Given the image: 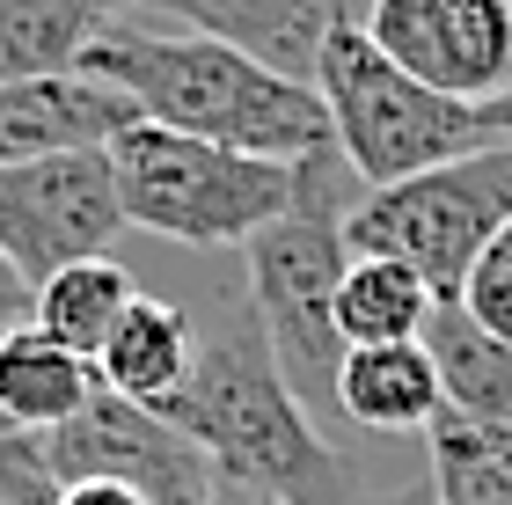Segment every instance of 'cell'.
Listing matches in <instances>:
<instances>
[{
  "mask_svg": "<svg viewBox=\"0 0 512 505\" xmlns=\"http://www.w3.org/2000/svg\"><path fill=\"white\" fill-rule=\"evenodd\" d=\"M191 447H205L213 476L249 484L278 505H352V476L308 418V403L286 388L242 279L213 301V323L191 344V374L169 403H154Z\"/></svg>",
  "mask_w": 512,
  "mask_h": 505,
  "instance_id": "1",
  "label": "cell"
},
{
  "mask_svg": "<svg viewBox=\"0 0 512 505\" xmlns=\"http://www.w3.org/2000/svg\"><path fill=\"white\" fill-rule=\"evenodd\" d=\"M81 74L110 81L147 125L191 132V140L264 154V162H300V154L330 147V110L308 81L271 74L264 59L235 52L198 30H154L147 15H110L81 52Z\"/></svg>",
  "mask_w": 512,
  "mask_h": 505,
  "instance_id": "2",
  "label": "cell"
},
{
  "mask_svg": "<svg viewBox=\"0 0 512 505\" xmlns=\"http://www.w3.org/2000/svg\"><path fill=\"white\" fill-rule=\"evenodd\" d=\"M103 154H110L125 227L183 242V249H242L264 220L293 205V162L235 154L147 118H132Z\"/></svg>",
  "mask_w": 512,
  "mask_h": 505,
  "instance_id": "3",
  "label": "cell"
},
{
  "mask_svg": "<svg viewBox=\"0 0 512 505\" xmlns=\"http://www.w3.org/2000/svg\"><path fill=\"white\" fill-rule=\"evenodd\" d=\"M315 96L330 110V147L359 169L366 191L403 183L417 169L454 162V154L491 140L483 118H476V103H454V96H439V88H425L417 74H403L359 22L322 44Z\"/></svg>",
  "mask_w": 512,
  "mask_h": 505,
  "instance_id": "4",
  "label": "cell"
},
{
  "mask_svg": "<svg viewBox=\"0 0 512 505\" xmlns=\"http://www.w3.org/2000/svg\"><path fill=\"white\" fill-rule=\"evenodd\" d=\"M505 220H512V132H491L483 147L454 154V162H432L403 183L366 191L344 220V249L410 264L439 301H454L476 249Z\"/></svg>",
  "mask_w": 512,
  "mask_h": 505,
  "instance_id": "5",
  "label": "cell"
},
{
  "mask_svg": "<svg viewBox=\"0 0 512 505\" xmlns=\"http://www.w3.org/2000/svg\"><path fill=\"white\" fill-rule=\"evenodd\" d=\"M352 264L344 249V220L315 213V205H286L278 220H264L242 242V293L256 308L278 374L300 403H330L337 396V366H344V337H337V279Z\"/></svg>",
  "mask_w": 512,
  "mask_h": 505,
  "instance_id": "6",
  "label": "cell"
},
{
  "mask_svg": "<svg viewBox=\"0 0 512 505\" xmlns=\"http://www.w3.org/2000/svg\"><path fill=\"white\" fill-rule=\"evenodd\" d=\"M125 235L118 183L103 147H66L37 162H0V257H15L30 279H52L59 264L110 257Z\"/></svg>",
  "mask_w": 512,
  "mask_h": 505,
  "instance_id": "7",
  "label": "cell"
},
{
  "mask_svg": "<svg viewBox=\"0 0 512 505\" xmlns=\"http://www.w3.org/2000/svg\"><path fill=\"white\" fill-rule=\"evenodd\" d=\"M37 447H44V469L59 484L118 476V484L147 491L154 505H213V462H205V447H191L169 418H154L132 396H110V388H96L66 425L37 432Z\"/></svg>",
  "mask_w": 512,
  "mask_h": 505,
  "instance_id": "8",
  "label": "cell"
},
{
  "mask_svg": "<svg viewBox=\"0 0 512 505\" xmlns=\"http://www.w3.org/2000/svg\"><path fill=\"white\" fill-rule=\"evenodd\" d=\"M366 37L454 103L512 88V0H366Z\"/></svg>",
  "mask_w": 512,
  "mask_h": 505,
  "instance_id": "9",
  "label": "cell"
},
{
  "mask_svg": "<svg viewBox=\"0 0 512 505\" xmlns=\"http://www.w3.org/2000/svg\"><path fill=\"white\" fill-rule=\"evenodd\" d=\"M132 15L220 37L235 52L264 59L271 74L315 88L322 44L337 30H352V22H366V0H132Z\"/></svg>",
  "mask_w": 512,
  "mask_h": 505,
  "instance_id": "10",
  "label": "cell"
},
{
  "mask_svg": "<svg viewBox=\"0 0 512 505\" xmlns=\"http://www.w3.org/2000/svg\"><path fill=\"white\" fill-rule=\"evenodd\" d=\"M139 110L96 74H22L0 81V162H37L66 147H110Z\"/></svg>",
  "mask_w": 512,
  "mask_h": 505,
  "instance_id": "11",
  "label": "cell"
},
{
  "mask_svg": "<svg viewBox=\"0 0 512 505\" xmlns=\"http://www.w3.org/2000/svg\"><path fill=\"white\" fill-rule=\"evenodd\" d=\"M330 403L366 432H425L447 396H439L425 337H395V344H344Z\"/></svg>",
  "mask_w": 512,
  "mask_h": 505,
  "instance_id": "12",
  "label": "cell"
},
{
  "mask_svg": "<svg viewBox=\"0 0 512 505\" xmlns=\"http://www.w3.org/2000/svg\"><path fill=\"white\" fill-rule=\"evenodd\" d=\"M191 344L198 323L183 315L176 301H154V293H132V308L118 315V330L103 337L96 352V381L110 396H132V403H169L183 374H191Z\"/></svg>",
  "mask_w": 512,
  "mask_h": 505,
  "instance_id": "13",
  "label": "cell"
},
{
  "mask_svg": "<svg viewBox=\"0 0 512 505\" xmlns=\"http://www.w3.org/2000/svg\"><path fill=\"white\" fill-rule=\"evenodd\" d=\"M425 352H432V374H439L447 410L512 425V344L505 337H491L461 301H432V315H425Z\"/></svg>",
  "mask_w": 512,
  "mask_h": 505,
  "instance_id": "14",
  "label": "cell"
},
{
  "mask_svg": "<svg viewBox=\"0 0 512 505\" xmlns=\"http://www.w3.org/2000/svg\"><path fill=\"white\" fill-rule=\"evenodd\" d=\"M96 359H81V352H66L59 337H44L37 323H22L0 337V403L15 410V425L22 432H52L66 425L74 410L96 396Z\"/></svg>",
  "mask_w": 512,
  "mask_h": 505,
  "instance_id": "15",
  "label": "cell"
},
{
  "mask_svg": "<svg viewBox=\"0 0 512 505\" xmlns=\"http://www.w3.org/2000/svg\"><path fill=\"white\" fill-rule=\"evenodd\" d=\"M118 0H0V81L74 74Z\"/></svg>",
  "mask_w": 512,
  "mask_h": 505,
  "instance_id": "16",
  "label": "cell"
},
{
  "mask_svg": "<svg viewBox=\"0 0 512 505\" xmlns=\"http://www.w3.org/2000/svg\"><path fill=\"white\" fill-rule=\"evenodd\" d=\"M432 447V505H512V425L447 410L425 425Z\"/></svg>",
  "mask_w": 512,
  "mask_h": 505,
  "instance_id": "17",
  "label": "cell"
},
{
  "mask_svg": "<svg viewBox=\"0 0 512 505\" xmlns=\"http://www.w3.org/2000/svg\"><path fill=\"white\" fill-rule=\"evenodd\" d=\"M132 271L118 257H81V264H59L52 279H37V330L59 337L66 352L96 359L103 337L118 330V315L132 308Z\"/></svg>",
  "mask_w": 512,
  "mask_h": 505,
  "instance_id": "18",
  "label": "cell"
},
{
  "mask_svg": "<svg viewBox=\"0 0 512 505\" xmlns=\"http://www.w3.org/2000/svg\"><path fill=\"white\" fill-rule=\"evenodd\" d=\"M439 293L395 257H352L337 279V337L344 344H395V337H425Z\"/></svg>",
  "mask_w": 512,
  "mask_h": 505,
  "instance_id": "19",
  "label": "cell"
},
{
  "mask_svg": "<svg viewBox=\"0 0 512 505\" xmlns=\"http://www.w3.org/2000/svg\"><path fill=\"white\" fill-rule=\"evenodd\" d=\"M454 301L469 308L491 337H505V344H512V220H505L498 235L476 249V264H469V279H461Z\"/></svg>",
  "mask_w": 512,
  "mask_h": 505,
  "instance_id": "20",
  "label": "cell"
},
{
  "mask_svg": "<svg viewBox=\"0 0 512 505\" xmlns=\"http://www.w3.org/2000/svg\"><path fill=\"white\" fill-rule=\"evenodd\" d=\"M22 323H37V279L15 257H0V337L22 330Z\"/></svg>",
  "mask_w": 512,
  "mask_h": 505,
  "instance_id": "21",
  "label": "cell"
},
{
  "mask_svg": "<svg viewBox=\"0 0 512 505\" xmlns=\"http://www.w3.org/2000/svg\"><path fill=\"white\" fill-rule=\"evenodd\" d=\"M59 505H154V498L118 476H81V484H59Z\"/></svg>",
  "mask_w": 512,
  "mask_h": 505,
  "instance_id": "22",
  "label": "cell"
},
{
  "mask_svg": "<svg viewBox=\"0 0 512 505\" xmlns=\"http://www.w3.org/2000/svg\"><path fill=\"white\" fill-rule=\"evenodd\" d=\"M476 118H483V132H512V88L491 96V103H476Z\"/></svg>",
  "mask_w": 512,
  "mask_h": 505,
  "instance_id": "23",
  "label": "cell"
},
{
  "mask_svg": "<svg viewBox=\"0 0 512 505\" xmlns=\"http://www.w3.org/2000/svg\"><path fill=\"white\" fill-rule=\"evenodd\" d=\"M8 440H22V425H15V410L0 403V447H8Z\"/></svg>",
  "mask_w": 512,
  "mask_h": 505,
  "instance_id": "24",
  "label": "cell"
},
{
  "mask_svg": "<svg viewBox=\"0 0 512 505\" xmlns=\"http://www.w3.org/2000/svg\"><path fill=\"white\" fill-rule=\"evenodd\" d=\"M125 8H132V0H118V15H125Z\"/></svg>",
  "mask_w": 512,
  "mask_h": 505,
  "instance_id": "25",
  "label": "cell"
},
{
  "mask_svg": "<svg viewBox=\"0 0 512 505\" xmlns=\"http://www.w3.org/2000/svg\"><path fill=\"white\" fill-rule=\"evenodd\" d=\"M0 505H8V491H0Z\"/></svg>",
  "mask_w": 512,
  "mask_h": 505,
  "instance_id": "26",
  "label": "cell"
}]
</instances>
